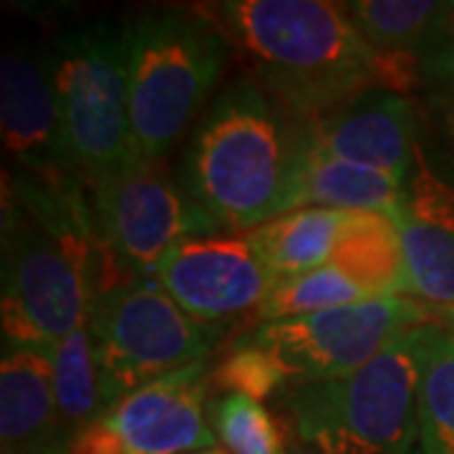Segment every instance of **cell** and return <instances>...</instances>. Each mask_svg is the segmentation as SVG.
I'll return each mask as SVG.
<instances>
[{
	"mask_svg": "<svg viewBox=\"0 0 454 454\" xmlns=\"http://www.w3.org/2000/svg\"><path fill=\"white\" fill-rule=\"evenodd\" d=\"M207 13L260 86L298 119H318L366 91L409 94L422 83L419 59L373 49L340 3L225 0Z\"/></svg>",
	"mask_w": 454,
	"mask_h": 454,
	"instance_id": "obj_1",
	"label": "cell"
},
{
	"mask_svg": "<svg viewBox=\"0 0 454 454\" xmlns=\"http://www.w3.org/2000/svg\"><path fill=\"white\" fill-rule=\"evenodd\" d=\"M104 268L86 179L46 187L3 175V343L53 354L91 316Z\"/></svg>",
	"mask_w": 454,
	"mask_h": 454,
	"instance_id": "obj_2",
	"label": "cell"
},
{
	"mask_svg": "<svg viewBox=\"0 0 454 454\" xmlns=\"http://www.w3.org/2000/svg\"><path fill=\"white\" fill-rule=\"evenodd\" d=\"M309 119L240 76L212 98L182 149L177 182L227 232H250L295 210Z\"/></svg>",
	"mask_w": 454,
	"mask_h": 454,
	"instance_id": "obj_3",
	"label": "cell"
},
{
	"mask_svg": "<svg viewBox=\"0 0 454 454\" xmlns=\"http://www.w3.org/2000/svg\"><path fill=\"white\" fill-rule=\"evenodd\" d=\"M124 26L134 146L146 162H164L202 116L223 79L232 43L200 8H146L127 18Z\"/></svg>",
	"mask_w": 454,
	"mask_h": 454,
	"instance_id": "obj_4",
	"label": "cell"
},
{
	"mask_svg": "<svg viewBox=\"0 0 454 454\" xmlns=\"http://www.w3.org/2000/svg\"><path fill=\"white\" fill-rule=\"evenodd\" d=\"M422 328L409 331L366 366L286 391L298 439L313 454H406L419 442L417 391Z\"/></svg>",
	"mask_w": 454,
	"mask_h": 454,
	"instance_id": "obj_5",
	"label": "cell"
},
{
	"mask_svg": "<svg viewBox=\"0 0 454 454\" xmlns=\"http://www.w3.org/2000/svg\"><path fill=\"white\" fill-rule=\"evenodd\" d=\"M227 325L192 318L154 278H129L101 288L91 309L104 406L197 361H207Z\"/></svg>",
	"mask_w": 454,
	"mask_h": 454,
	"instance_id": "obj_6",
	"label": "cell"
},
{
	"mask_svg": "<svg viewBox=\"0 0 454 454\" xmlns=\"http://www.w3.org/2000/svg\"><path fill=\"white\" fill-rule=\"evenodd\" d=\"M51 74L66 142L86 182L131 162L127 26L91 20L64 31L51 46Z\"/></svg>",
	"mask_w": 454,
	"mask_h": 454,
	"instance_id": "obj_7",
	"label": "cell"
},
{
	"mask_svg": "<svg viewBox=\"0 0 454 454\" xmlns=\"http://www.w3.org/2000/svg\"><path fill=\"white\" fill-rule=\"evenodd\" d=\"M98 238L106 250V268L124 278H152L160 260L182 240L195 235L227 232L210 212L184 192L164 162H131L89 182ZM98 286V288H101Z\"/></svg>",
	"mask_w": 454,
	"mask_h": 454,
	"instance_id": "obj_8",
	"label": "cell"
},
{
	"mask_svg": "<svg viewBox=\"0 0 454 454\" xmlns=\"http://www.w3.org/2000/svg\"><path fill=\"white\" fill-rule=\"evenodd\" d=\"M427 324H437L434 310L417 298L394 295L258 324L245 336L276 358L293 389L354 373L409 331Z\"/></svg>",
	"mask_w": 454,
	"mask_h": 454,
	"instance_id": "obj_9",
	"label": "cell"
},
{
	"mask_svg": "<svg viewBox=\"0 0 454 454\" xmlns=\"http://www.w3.org/2000/svg\"><path fill=\"white\" fill-rule=\"evenodd\" d=\"M210 358L160 376L106 406L68 439L71 454H190L217 447L207 424Z\"/></svg>",
	"mask_w": 454,
	"mask_h": 454,
	"instance_id": "obj_10",
	"label": "cell"
},
{
	"mask_svg": "<svg viewBox=\"0 0 454 454\" xmlns=\"http://www.w3.org/2000/svg\"><path fill=\"white\" fill-rule=\"evenodd\" d=\"M0 131L13 175L46 187L86 179L71 157L51 74V49L16 43L0 59Z\"/></svg>",
	"mask_w": 454,
	"mask_h": 454,
	"instance_id": "obj_11",
	"label": "cell"
},
{
	"mask_svg": "<svg viewBox=\"0 0 454 454\" xmlns=\"http://www.w3.org/2000/svg\"><path fill=\"white\" fill-rule=\"evenodd\" d=\"M152 278L197 321L227 325L255 310L276 278L247 232H212L177 243Z\"/></svg>",
	"mask_w": 454,
	"mask_h": 454,
	"instance_id": "obj_12",
	"label": "cell"
},
{
	"mask_svg": "<svg viewBox=\"0 0 454 454\" xmlns=\"http://www.w3.org/2000/svg\"><path fill=\"white\" fill-rule=\"evenodd\" d=\"M310 121V139L325 154L372 167L406 182L419 145V112L406 94L376 89Z\"/></svg>",
	"mask_w": 454,
	"mask_h": 454,
	"instance_id": "obj_13",
	"label": "cell"
},
{
	"mask_svg": "<svg viewBox=\"0 0 454 454\" xmlns=\"http://www.w3.org/2000/svg\"><path fill=\"white\" fill-rule=\"evenodd\" d=\"M406 295L434 313H454V187L427 164L419 152L406 179L402 215Z\"/></svg>",
	"mask_w": 454,
	"mask_h": 454,
	"instance_id": "obj_14",
	"label": "cell"
},
{
	"mask_svg": "<svg viewBox=\"0 0 454 454\" xmlns=\"http://www.w3.org/2000/svg\"><path fill=\"white\" fill-rule=\"evenodd\" d=\"M0 439L16 454H41L68 439L59 414L53 358L46 351L3 343Z\"/></svg>",
	"mask_w": 454,
	"mask_h": 454,
	"instance_id": "obj_15",
	"label": "cell"
},
{
	"mask_svg": "<svg viewBox=\"0 0 454 454\" xmlns=\"http://www.w3.org/2000/svg\"><path fill=\"white\" fill-rule=\"evenodd\" d=\"M404 195L406 182L402 179L321 152L310 139L309 121V145L295 182V207L316 205L346 212H379L396 223Z\"/></svg>",
	"mask_w": 454,
	"mask_h": 454,
	"instance_id": "obj_16",
	"label": "cell"
},
{
	"mask_svg": "<svg viewBox=\"0 0 454 454\" xmlns=\"http://www.w3.org/2000/svg\"><path fill=\"white\" fill-rule=\"evenodd\" d=\"M346 210L333 207H295L250 230V240L276 280L310 273L328 265L346 227Z\"/></svg>",
	"mask_w": 454,
	"mask_h": 454,
	"instance_id": "obj_17",
	"label": "cell"
},
{
	"mask_svg": "<svg viewBox=\"0 0 454 454\" xmlns=\"http://www.w3.org/2000/svg\"><path fill=\"white\" fill-rule=\"evenodd\" d=\"M328 265L354 278L372 298L406 295L402 235L396 223L387 215L348 212Z\"/></svg>",
	"mask_w": 454,
	"mask_h": 454,
	"instance_id": "obj_18",
	"label": "cell"
},
{
	"mask_svg": "<svg viewBox=\"0 0 454 454\" xmlns=\"http://www.w3.org/2000/svg\"><path fill=\"white\" fill-rule=\"evenodd\" d=\"M417 429L422 454H454V343L439 324L422 328Z\"/></svg>",
	"mask_w": 454,
	"mask_h": 454,
	"instance_id": "obj_19",
	"label": "cell"
},
{
	"mask_svg": "<svg viewBox=\"0 0 454 454\" xmlns=\"http://www.w3.org/2000/svg\"><path fill=\"white\" fill-rule=\"evenodd\" d=\"M346 16L373 49L419 59L447 3L439 0H346Z\"/></svg>",
	"mask_w": 454,
	"mask_h": 454,
	"instance_id": "obj_20",
	"label": "cell"
},
{
	"mask_svg": "<svg viewBox=\"0 0 454 454\" xmlns=\"http://www.w3.org/2000/svg\"><path fill=\"white\" fill-rule=\"evenodd\" d=\"M53 376L61 427L68 439L106 409L101 399L97 354L91 339V316L83 318L56 348H53Z\"/></svg>",
	"mask_w": 454,
	"mask_h": 454,
	"instance_id": "obj_21",
	"label": "cell"
},
{
	"mask_svg": "<svg viewBox=\"0 0 454 454\" xmlns=\"http://www.w3.org/2000/svg\"><path fill=\"white\" fill-rule=\"evenodd\" d=\"M361 301H372V295L354 278L340 273L339 268L324 265L310 273L276 280L255 316L260 324H268V321H286V318L343 309Z\"/></svg>",
	"mask_w": 454,
	"mask_h": 454,
	"instance_id": "obj_22",
	"label": "cell"
},
{
	"mask_svg": "<svg viewBox=\"0 0 454 454\" xmlns=\"http://www.w3.org/2000/svg\"><path fill=\"white\" fill-rule=\"evenodd\" d=\"M207 414L230 454H288L276 417L258 399L225 394L207 406Z\"/></svg>",
	"mask_w": 454,
	"mask_h": 454,
	"instance_id": "obj_23",
	"label": "cell"
},
{
	"mask_svg": "<svg viewBox=\"0 0 454 454\" xmlns=\"http://www.w3.org/2000/svg\"><path fill=\"white\" fill-rule=\"evenodd\" d=\"M210 379L212 387L223 394H240L258 402L291 389V381L280 364L247 336L235 340L227 356L217 366H212Z\"/></svg>",
	"mask_w": 454,
	"mask_h": 454,
	"instance_id": "obj_24",
	"label": "cell"
},
{
	"mask_svg": "<svg viewBox=\"0 0 454 454\" xmlns=\"http://www.w3.org/2000/svg\"><path fill=\"white\" fill-rule=\"evenodd\" d=\"M422 82L434 91H454V3H447L419 51Z\"/></svg>",
	"mask_w": 454,
	"mask_h": 454,
	"instance_id": "obj_25",
	"label": "cell"
},
{
	"mask_svg": "<svg viewBox=\"0 0 454 454\" xmlns=\"http://www.w3.org/2000/svg\"><path fill=\"white\" fill-rule=\"evenodd\" d=\"M439 109H442V119H444V129L454 145V91H439Z\"/></svg>",
	"mask_w": 454,
	"mask_h": 454,
	"instance_id": "obj_26",
	"label": "cell"
},
{
	"mask_svg": "<svg viewBox=\"0 0 454 454\" xmlns=\"http://www.w3.org/2000/svg\"><path fill=\"white\" fill-rule=\"evenodd\" d=\"M437 324L447 331V336H450L454 343V313H439Z\"/></svg>",
	"mask_w": 454,
	"mask_h": 454,
	"instance_id": "obj_27",
	"label": "cell"
},
{
	"mask_svg": "<svg viewBox=\"0 0 454 454\" xmlns=\"http://www.w3.org/2000/svg\"><path fill=\"white\" fill-rule=\"evenodd\" d=\"M41 454H71L68 452V439H59L56 444H51L49 450H43Z\"/></svg>",
	"mask_w": 454,
	"mask_h": 454,
	"instance_id": "obj_28",
	"label": "cell"
},
{
	"mask_svg": "<svg viewBox=\"0 0 454 454\" xmlns=\"http://www.w3.org/2000/svg\"><path fill=\"white\" fill-rule=\"evenodd\" d=\"M190 454H230L225 450V447H220V444H217V447H207V450H197V452H190Z\"/></svg>",
	"mask_w": 454,
	"mask_h": 454,
	"instance_id": "obj_29",
	"label": "cell"
},
{
	"mask_svg": "<svg viewBox=\"0 0 454 454\" xmlns=\"http://www.w3.org/2000/svg\"><path fill=\"white\" fill-rule=\"evenodd\" d=\"M406 454H422V450H411V452H406Z\"/></svg>",
	"mask_w": 454,
	"mask_h": 454,
	"instance_id": "obj_30",
	"label": "cell"
}]
</instances>
